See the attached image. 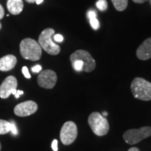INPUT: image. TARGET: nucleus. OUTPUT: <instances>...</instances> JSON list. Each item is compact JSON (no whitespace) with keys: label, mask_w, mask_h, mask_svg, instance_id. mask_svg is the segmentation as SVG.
<instances>
[{"label":"nucleus","mask_w":151,"mask_h":151,"mask_svg":"<svg viewBox=\"0 0 151 151\" xmlns=\"http://www.w3.org/2000/svg\"><path fill=\"white\" fill-rule=\"evenodd\" d=\"M128 151H140V150H139V148H136V147H132V148H129Z\"/></svg>","instance_id":"bb28decb"},{"label":"nucleus","mask_w":151,"mask_h":151,"mask_svg":"<svg viewBox=\"0 0 151 151\" xmlns=\"http://www.w3.org/2000/svg\"><path fill=\"white\" fill-rule=\"evenodd\" d=\"M96 6L100 11H106L108 8V3L106 0H99L96 3Z\"/></svg>","instance_id":"dca6fc26"},{"label":"nucleus","mask_w":151,"mask_h":151,"mask_svg":"<svg viewBox=\"0 0 151 151\" xmlns=\"http://www.w3.org/2000/svg\"><path fill=\"white\" fill-rule=\"evenodd\" d=\"M88 18L90 19H92V18H96V17H97V14H96V13L94 12V11H88Z\"/></svg>","instance_id":"4be33fe9"},{"label":"nucleus","mask_w":151,"mask_h":151,"mask_svg":"<svg viewBox=\"0 0 151 151\" xmlns=\"http://www.w3.org/2000/svg\"><path fill=\"white\" fill-rule=\"evenodd\" d=\"M131 91L135 98L142 101L151 100V83L143 78L137 77L131 84Z\"/></svg>","instance_id":"f03ea898"},{"label":"nucleus","mask_w":151,"mask_h":151,"mask_svg":"<svg viewBox=\"0 0 151 151\" xmlns=\"http://www.w3.org/2000/svg\"><path fill=\"white\" fill-rule=\"evenodd\" d=\"M132 1H133L134 2L137 3V4H142V3L146 2L147 1H148V0H132Z\"/></svg>","instance_id":"a878e982"},{"label":"nucleus","mask_w":151,"mask_h":151,"mask_svg":"<svg viewBox=\"0 0 151 151\" xmlns=\"http://www.w3.org/2000/svg\"><path fill=\"white\" fill-rule=\"evenodd\" d=\"M151 136V127H143L139 129H131L123 134L124 141L128 144L134 145Z\"/></svg>","instance_id":"39448f33"},{"label":"nucleus","mask_w":151,"mask_h":151,"mask_svg":"<svg viewBox=\"0 0 151 151\" xmlns=\"http://www.w3.org/2000/svg\"><path fill=\"white\" fill-rule=\"evenodd\" d=\"M58 77L56 73L50 69L43 71L39 73L37 78V83L41 88L46 89H52L55 86Z\"/></svg>","instance_id":"6e6552de"},{"label":"nucleus","mask_w":151,"mask_h":151,"mask_svg":"<svg viewBox=\"0 0 151 151\" xmlns=\"http://www.w3.org/2000/svg\"><path fill=\"white\" fill-rule=\"evenodd\" d=\"M88 124L94 134L102 137L109 131V124L107 119L99 112H93L88 117Z\"/></svg>","instance_id":"20e7f679"},{"label":"nucleus","mask_w":151,"mask_h":151,"mask_svg":"<svg viewBox=\"0 0 151 151\" xmlns=\"http://www.w3.org/2000/svg\"><path fill=\"white\" fill-rule=\"evenodd\" d=\"M78 60L83 63V70L85 72H91L95 69V60L89 52L84 50H78L71 55L70 61Z\"/></svg>","instance_id":"0eeeda50"},{"label":"nucleus","mask_w":151,"mask_h":151,"mask_svg":"<svg viewBox=\"0 0 151 151\" xmlns=\"http://www.w3.org/2000/svg\"><path fill=\"white\" fill-rule=\"evenodd\" d=\"M18 81L14 76H9L4 79L0 86V97L1 99H6L11 94H15L17 92Z\"/></svg>","instance_id":"1a4fd4ad"},{"label":"nucleus","mask_w":151,"mask_h":151,"mask_svg":"<svg viewBox=\"0 0 151 151\" xmlns=\"http://www.w3.org/2000/svg\"><path fill=\"white\" fill-rule=\"evenodd\" d=\"M25 1H27V2H28V3L33 4V3H35V2L36 0H25Z\"/></svg>","instance_id":"c85d7f7f"},{"label":"nucleus","mask_w":151,"mask_h":151,"mask_svg":"<svg viewBox=\"0 0 151 151\" xmlns=\"http://www.w3.org/2000/svg\"><path fill=\"white\" fill-rule=\"evenodd\" d=\"M55 35V30L52 28L44 29L39 37V43L41 48L48 54L56 55L60 52V46L53 42L52 39Z\"/></svg>","instance_id":"7ed1b4c3"},{"label":"nucleus","mask_w":151,"mask_h":151,"mask_svg":"<svg viewBox=\"0 0 151 151\" xmlns=\"http://www.w3.org/2000/svg\"><path fill=\"white\" fill-rule=\"evenodd\" d=\"M58 140H57V139H54L53 141L52 142V144H51L52 149L53 150V151H58Z\"/></svg>","instance_id":"412c9836"},{"label":"nucleus","mask_w":151,"mask_h":151,"mask_svg":"<svg viewBox=\"0 0 151 151\" xmlns=\"http://www.w3.org/2000/svg\"><path fill=\"white\" fill-rule=\"evenodd\" d=\"M1 29V22H0V29Z\"/></svg>","instance_id":"7c9ffc66"},{"label":"nucleus","mask_w":151,"mask_h":151,"mask_svg":"<svg viewBox=\"0 0 151 151\" xmlns=\"http://www.w3.org/2000/svg\"><path fill=\"white\" fill-rule=\"evenodd\" d=\"M11 131V122L0 119V134H6Z\"/></svg>","instance_id":"2eb2a0df"},{"label":"nucleus","mask_w":151,"mask_h":151,"mask_svg":"<svg viewBox=\"0 0 151 151\" xmlns=\"http://www.w3.org/2000/svg\"><path fill=\"white\" fill-rule=\"evenodd\" d=\"M41 69H42V67H41V66L39 65H36V66H35V67H33L32 68V71L35 73L39 72V71H41Z\"/></svg>","instance_id":"5701e85b"},{"label":"nucleus","mask_w":151,"mask_h":151,"mask_svg":"<svg viewBox=\"0 0 151 151\" xmlns=\"http://www.w3.org/2000/svg\"><path fill=\"white\" fill-rule=\"evenodd\" d=\"M78 135L77 126L72 121L66 122L60 130V140L64 145L68 146L75 141Z\"/></svg>","instance_id":"423d86ee"},{"label":"nucleus","mask_w":151,"mask_h":151,"mask_svg":"<svg viewBox=\"0 0 151 151\" xmlns=\"http://www.w3.org/2000/svg\"><path fill=\"white\" fill-rule=\"evenodd\" d=\"M113 6L117 11H122L127 8L128 0H111Z\"/></svg>","instance_id":"4468645a"},{"label":"nucleus","mask_w":151,"mask_h":151,"mask_svg":"<svg viewBox=\"0 0 151 151\" xmlns=\"http://www.w3.org/2000/svg\"><path fill=\"white\" fill-rule=\"evenodd\" d=\"M1 150V143H0V150Z\"/></svg>","instance_id":"2f4dec72"},{"label":"nucleus","mask_w":151,"mask_h":151,"mask_svg":"<svg viewBox=\"0 0 151 151\" xmlns=\"http://www.w3.org/2000/svg\"><path fill=\"white\" fill-rule=\"evenodd\" d=\"M53 39L57 42H62L64 40V38L61 35H55L53 36Z\"/></svg>","instance_id":"6ab92c4d"},{"label":"nucleus","mask_w":151,"mask_h":151,"mask_svg":"<svg viewBox=\"0 0 151 151\" xmlns=\"http://www.w3.org/2000/svg\"><path fill=\"white\" fill-rule=\"evenodd\" d=\"M22 72L23 73V75L26 78H31V75L29 72V70H28L27 67H23L22 69Z\"/></svg>","instance_id":"a211bd4d"},{"label":"nucleus","mask_w":151,"mask_h":151,"mask_svg":"<svg viewBox=\"0 0 151 151\" xmlns=\"http://www.w3.org/2000/svg\"><path fill=\"white\" fill-rule=\"evenodd\" d=\"M24 94V92L23 91H21V90H17L16 94H15V97L18 99V98L20 97V94Z\"/></svg>","instance_id":"393cba45"},{"label":"nucleus","mask_w":151,"mask_h":151,"mask_svg":"<svg viewBox=\"0 0 151 151\" xmlns=\"http://www.w3.org/2000/svg\"><path fill=\"white\" fill-rule=\"evenodd\" d=\"M137 56L141 60H147L151 58V37L146 39L137 48Z\"/></svg>","instance_id":"9b49d317"},{"label":"nucleus","mask_w":151,"mask_h":151,"mask_svg":"<svg viewBox=\"0 0 151 151\" xmlns=\"http://www.w3.org/2000/svg\"><path fill=\"white\" fill-rule=\"evenodd\" d=\"M6 6L10 14L13 15L20 14L24 7L22 0H8Z\"/></svg>","instance_id":"ddd939ff"},{"label":"nucleus","mask_w":151,"mask_h":151,"mask_svg":"<svg viewBox=\"0 0 151 151\" xmlns=\"http://www.w3.org/2000/svg\"><path fill=\"white\" fill-rule=\"evenodd\" d=\"M107 116H108V113H106V111H104V112L103 113L102 116H104V118H105V117Z\"/></svg>","instance_id":"c756f323"},{"label":"nucleus","mask_w":151,"mask_h":151,"mask_svg":"<svg viewBox=\"0 0 151 151\" xmlns=\"http://www.w3.org/2000/svg\"><path fill=\"white\" fill-rule=\"evenodd\" d=\"M43 1V0H36L35 2L37 3V4H41Z\"/></svg>","instance_id":"cd10ccee"},{"label":"nucleus","mask_w":151,"mask_h":151,"mask_svg":"<svg viewBox=\"0 0 151 151\" xmlns=\"http://www.w3.org/2000/svg\"><path fill=\"white\" fill-rule=\"evenodd\" d=\"M17 63L16 58L13 55H7L0 58V71H9L15 67Z\"/></svg>","instance_id":"f8f14e48"},{"label":"nucleus","mask_w":151,"mask_h":151,"mask_svg":"<svg viewBox=\"0 0 151 151\" xmlns=\"http://www.w3.org/2000/svg\"><path fill=\"white\" fill-rule=\"evenodd\" d=\"M90 25L92 26V27L93 28L94 30H97L99 28V26H100L99 22L97 19V18L90 19Z\"/></svg>","instance_id":"f3484780"},{"label":"nucleus","mask_w":151,"mask_h":151,"mask_svg":"<svg viewBox=\"0 0 151 151\" xmlns=\"http://www.w3.org/2000/svg\"><path fill=\"white\" fill-rule=\"evenodd\" d=\"M4 16V9L3 6L0 4V20H1Z\"/></svg>","instance_id":"b1692460"},{"label":"nucleus","mask_w":151,"mask_h":151,"mask_svg":"<svg viewBox=\"0 0 151 151\" xmlns=\"http://www.w3.org/2000/svg\"><path fill=\"white\" fill-rule=\"evenodd\" d=\"M11 131L13 133V134H14V135H16L17 133H18L16 126V124H15L14 122H11Z\"/></svg>","instance_id":"aec40b11"},{"label":"nucleus","mask_w":151,"mask_h":151,"mask_svg":"<svg viewBox=\"0 0 151 151\" xmlns=\"http://www.w3.org/2000/svg\"><path fill=\"white\" fill-rule=\"evenodd\" d=\"M37 109V104L29 100L16 105L14 108V113L19 117H27L35 113Z\"/></svg>","instance_id":"9d476101"},{"label":"nucleus","mask_w":151,"mask_h":151,"mask_svg":"<svg viewBox=\"0 0 151 151\" xmlns=\"http://www.w3.org/2000/svg\"><path fill=\"white\" fill-rule=\"evenodd\" d=\"M20 52L24 59L37 61L41 58L42 48L37 41L27 38L20 42Z\"/></svg>","instance_id":"f257e3e1"}]
</instances>
